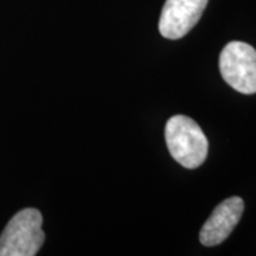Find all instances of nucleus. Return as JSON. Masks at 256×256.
I'll use <instances>...</instances> for the list:
<instances>
[{
	"instance_id": "obj_3",
	"label": "nucleus",
	"mask_w": 256,
	"mask_h": 256,
	"mask_svg": "<svg viewBox=\"0 0 256 256\" xmlns=\"http://www.w3.org/2000/svg\"><path fill=\"white\" fill-rule=\"evenodd\" d=\"M222 78L242 94L256 92V50L244 42H230L220 56Z\"/></svg>"
},
{
	"instance_id": "obj_4",
	"label": "nucleus",
	"mask_w": 256,
	"mask_h": 256,
	"mask_svg": "<svg viewBox=\"0 0 256 256\" xmlns=\"http://www.w3.org/2000/svg\"><path fill=\"white\" fill-rule=\"evenodd\" d=\"M208 0H166L160 18V33L176 40L191 32L200 22Z\"/></svg>"
},
{
	"instance_id": "obj_1",
	"label": "nucleus",
	"mask_w": 256,
	"mask_h": 256,
	"mask_svg": "<svg viewBox=\"0 0 256 256\" xmlns=\"http://www.w3.org/2000/svg\"><path fill=\"white\" fill-rule=\"evenodd\" d=\"M165 141L171 156L184 168L195 170L208 156V138L186 116H174L165 126Z\"/></svg>"
},
{
	"instance_id": "obj_5",
	"label": "nucleus",
	"mask_w": 256,
	"mask_h": 256,
	"mask_svg": "<svg viewBox=\"0 0 256 256\" xmlns=\"http://www.w3.org/2000/svg\"><path fill=\"white\" fill-rule=\"evenodd\" d=\"M245 210L244 200L230 196L214 210L200 232V240L205 246H216L234 232Z\"/></svg>"
},
{
	"instance_id": "obj_2",
	"label": "nucleus",
	"mask_w": 256,
	"mask_h": 256,
	"mask_svg": "<svg viewBox=\"0 0 256 256\" xmlns=\"http://www.w3.org/2000/svg\"><path fill=\"white\" fill-rule=\"evenodd\" d=\"M43 216L36 208L18 210L0 235V256H34L44 244Z\"/></svg>"
}]
</instances>
